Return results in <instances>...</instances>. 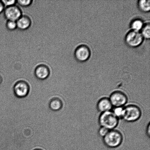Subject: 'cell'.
Returning a JSON list of instances; mask_svg holds the SVG:
<instances>
[{"label": "cell", "instance_id": "8fae6325", "mask_svg": "<svg viewBox=\"0 0 150 150\" xmlns=\"http://www.w3.org/2000/svg\"><path fill=\"white\" fill-rule=\"evenodd\" d=\"M16 23L18 29L21 30H25L30 28L32 22L28 16L22 15L16 21Z\"/></svg>", "mask_w": 150, "mask_h": 150}, {"label": "cell", "instance_id": "2e32d148", "mask_svg": "<svg viewBox=\"0 0 150 150\" xmlns=\"http://www.w3.org/2000/svg\"><path fill=\"white\" fill-rule=\"evenodd\" d=\"M112 112L117 118L122 119L124 113V108L123 107H115Z\"/></svg>", "mask_w": 150, "mask_h": 150}, {"label": "cell", "instance_id": "ffe728a7", "mask_svg": "<svg viewBox=\"0 0 150 150\" xmlns=\"http://www.w3.org/2000/svg\"><path fill=\"white\" fill-rule=\"evenodd\" d=\"M110 130L104 127H101L98 130V134L101 137L104 138L107 134L108 133Z\"/></svg>", "mask_w": 150, "mask_h": 150}, {"label": "cell", "instance_id": "5bb4252c", "mask_svg": "<svg viewBox=\"0 0 150 150\" xmlns=\"http://www.w3.org/2000/svg\"><path fill=\"white\" fill-rule=\"evenodd\" d=\"M143 27V22L139 19H136L133 21L131 23V27L133 30L139 32Z\"/></svg>", "mask_w": 150, "mask_h": 150}, {"label": "cell", "instance_id": "ac0fdd59", "mask_svg": "<svg viewBox=\"0 0 150 150\" xmlns=\"http://www.w3.org/2000/svg\"><path fill=\"white\" fill-rule=\"evenodd\" d=\"M33 1L32 0H17V3L22 7H26L31 5Z\"/></svg>", "mask_w": 150, "mask_h": 150}, {"label": "cell", "instance_id": "6da1fadb", "mask_svg": "<svg viewBox=\"0 0 150 150\" xmlns=\"http://www.w3.org/2000/svg\"><path fill=\"white\" fill-rule=\"evenodd\" d=\"M98 122L101 127L105 128L111 130L117 127L119 123V119L109 111L101 113L98 119Z\"/></svg>", "mask_w": 150, "mask_h": 150}, {"label": "cell", "instance_id": "4fadbf2b", "mask_svg": "<svg viewBox=\"0 0 150 150\" xmlns=\"http://www.w3.org/2000/svg\"><path fill=\"white\" fill-rule=\"evenodd\" d=\"M139 9L142 11L147 12L150 10V1L149 0H140L138 3Z\"/></svg>", "mask_w": 150, "mask_h": 150}, {"label": "cell", "instance_id": "30bf717a", "mask_svg": "<svg viewBox=\"0 0 150 150\" xmlns=\"http://www.w3.org/2000/svg\"><path fill=\"white\" fill-rule=\"evenodd\" d=\"M112 107L109 98H101L97 105V109L101 113L111 111Z\"/></svg>", "mask_w": 150, "mask_h": 150}, {"label": "cell", "instance_id": "603a6c76", "mask_svg": "<svg viewBox=\"0 0 150 150\" xmlns=\"http://www.w3.org/2000/svg\"><path fill=\"white\" fill-rule=\"evenodd\" d=\"M2 81H3V79H2V76H1V75H0V85L1 84V83H2Z\"/></svg>", "mask_w": 150, "mask_h": 150}, {"label": "cell", "instance_id": "7402d4cb", "mask_svg": "<svg viewBox=\"0 0 150 150\" xmlns=\"http://www.w3.org/2000/svg\"><path fill=\"white\" fill-rule=\"evenodd\" d=\"M150 124L149 123V125H148V126H147V128L146 129V133L147 134L148 136L149 137L150 136Z\"/></svg>", "mask_w": 150, "mask_h": 150}, {"label": "cell", "instance_id": "277c9868", "mask_svg": "<svg viewBox=\"0 0 150 150\" xmlns=\"http://www.w3.org/2000/svg\"><path fill=\"white\" fill-rule=\"evenodd\" d=\"M109 99L112 106L123 107L127 101V96L120 91H115L110 95Z\"/></svg>", "mask_w": 150, "mask_h": 150}, {"label": "cell", "instance_id": "d6986e66", "mask_svg": "<svg viewBox=\"0 0 150 150\" xmlns=\"http://www.w3.org/2000/svg\"><path fill=\"white\" fill-rule=\"evenodd\" d=\"M1 1L5 8L15 5L17 3V1L16 0H2Z\"/></svg>", "mask_w": 150, "mask_h": 150}, {"label": "cell", "instance_id": "44dd1931", "mask_svg": "<svg viewBox=\"0 0 150 150\" xmlns=\"http://www.w3.org/2000/svg\"><path fill=\"white\" fill-rule=\"evenodd\" d=\"M4 8H5V7H4L2 1H0V14L4 11Z\"/></svg>", "mask_w": 150, "mask_h": 150}, {"label": "cell", "instance_id": "e0dca14e", "mask_svg": "<svg viewBox=\"0 0 150 150\" xmlns=\"http://www.w3.org/2000/svg\"><path fill=\"white\" fill-rule=\"evenodd\" d=\"M6 25V29L10 31L14 30L17 28L16 21H7Z\"/></svg>", "mask_w": 150, "mask_h": 150}, {"label": "cell", "instance_id": "3957f363", "mask_svg": "<svg viewBox=\"0 0 150 150\" xmlns=\"http://www.w3.org/2000/svg\"><path fill=\"white\" fill-rule=\"evenodd\" d=\"M142 112L140 108L135 105H129L124 108L122 118L125 121L132 122L140 118Z\"/></svg>", "mask_w": 150, "mask_h": 150}, {"label": "cell", "instance_id": "7c38bea8", "mask_svg": "<svg viewBox=\"0 0 150 150\" xmlns=\"http://www.w3.org/2000/svg\"><path fill=\"white\" fill-rule=\"evenodd\" d=\"M62 101L58 98H54L50 103V107L51 109L54 111H59L62 108Z\"/></svg>", "mask_w": 150, "mask_h": 150}, {"label": "cell", "instance_id": "52a82bcc", "mask_svg": "<svg viewBox=\"0 0 150 150\" xmlns=\"http://www.w3.org/2000/svg\"><path fill=\"white\" fill-rule=\"evenodd\" d=\"M29 89L28 84L24 81H20L16 82L14 87L15 95L19 98H23L27 96Z\"/></svg>", "mask_w": 150, "mask_h": 150}, {"label": "cell", "instance_id": "cb8c5ba5", "mask_svg": "<svg viewBox=\"0 0 150 150\" xmlns=\"http://www.w3.org/2000/svg\"><path fill=\"white\" fill-rule=\"evenodd\" d=\"M34 150H42L40 149H35Z\"/></svg>", "mask_w": 150, "mask_h": 150}, {"label": "cell", "instance_id": "9a60e30c", "mask_svg": "<svg viewBox=\"0 0 150 150\" xmlns=\"http://www.w3.org/2000/svg\"><path fill=\"white\" fill-rule=\"evenodd\" d=\"M142 35L146 39H149L150 37V26L149 23H147L143 26L142 29Z\"/></svg>", "mask_w": 150, "mask_h": 150}, {"label": "cell", "instance_id": "9c48e42d", "mask_svg": "<svg viewBox=\"0 0 150 150\" xmlns=\"http://www.w3.org/2000/svg\"><path fill=\"white\" fill-rule=\"evenodd\" d=\"M35 76L40 80H45L49 76L50 71L49 67L45 64H41L37 66L35 69Z\"/></svg>", "mask_w": 150, "mask_h": 150}, {"label": "cell", "instance_id": "ba28073f", "mask_svg": "<svg viewBox=\"0 0 150 150\" xmlns=\"http://www.w3.org/2000/svg\"><path fill=\"white\" fill-rule=\"evenodd\" d=\"M75 55L78 61L83 62L89 58L91 55L90 50L86 45H81L76 48Z\"/></svg>", "mask_w": 150, "mask_h": 150}, {"label": "cell", "instance_id": "5b68a950", "mask_svg": "<svg viewBox=\"0 0 150 150\" xmlns=\"http://www.w3.org/2000/svg\"><path fill=\"white\" fill-rule=\"evenodd\" d=\"M4 17L7 21H17L22 16V12L20 7L16 5L6 7L4 10Z\"/></svg>", "mask_w": 150, "mask_h": 150}, {"label": "cell", "instance_id": "7a4b0ae2", "mask_svg": "<svg viewBox=\"0 0 150 150\" xmlns=\"http://www.w3.org/2000/svg\"><path fill=\"white\" fill-rule=\"evenodd\" d=\"M123 140L121 133L115 130H110L103 139L104 144L110 148H116L120 146Z\"/></svg>", "mask_w": 150, "mask_h": 150}, {"label": "cell", "instance_id": "8992f818", "mask_svg": "<svg viewBox=\"0 0 150 150\" xmlns=\"http://www.w3.org/2000/svg\"><path fill=\"white\" fill-rule=\"evenodd\" d=\"M143 37L139 32L132 30L127 33L126 38L127 44L131 47H135L142 43Z\"/></svg>", "mask_w": 150, "mask_h": 150}]
</instances>
